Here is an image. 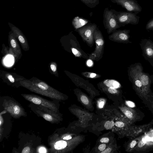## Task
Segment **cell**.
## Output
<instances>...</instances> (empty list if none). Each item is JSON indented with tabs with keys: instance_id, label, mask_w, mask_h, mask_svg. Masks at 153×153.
Segmentation results:
<instances>
[{
	"instance_id": "23",
	"label": "cell",
	"mask_w": 153,
	"mask_h": 153,
	"mask_svg": "<svg viewBox=\"0 0 153 153\" xmlns=\"http://www.w3.org/2000/svg\"><path fill=\"white\" fill-rule=\"evenodd\" d=\"M146 29L147 30H151L153 29V18L147 22L146 26Z\"/></svg>"
},
{
	"instance_id": "6",
	"label": "cell",
	"mask_w": 153,
	"mask_h": 153,
	"mask_svg": "<svg viewBox=\"0 0 153 153\" xmlns=\"http://www.w3.org/2000/svg\"><path fill=\"white\" fill-rule=\"evenodd\" d=\"M21 95L25 99L31 102L46 107L56 113L57 112V108L55 104L48 100L34 94H22Z\"/></svg>"
},
{
	"instance_id": "30",
	"label": "cell",
	"mask_w": 153,
	"mask_h": 153,
	"mask_svg": "<svg viewBox=\"0 0 153 153\" xmlns=\"http://www.w3.org/2000/svg\"><path fill=\"white\" fill-rule=\"evenodd\" d=\"M108 90L109 92L111 94H115L117 92V90L115 88H109Z\"/></svg>"
},
{
	"instance_id": "11",
	"label": "cell",
	"mask_w": 153,
	"mask_h": 153,
	"mask_svg": "<svg viewBox=\"0 0 153 153\" xmlns=\"http://www.w3.org/2000/svg\"><path fill=\"white\" fill-rule=\"evenodd\" d=\"M36 112L45 120L52 123H56L57 121V115L56 113L50 109L41 105H39Z\"/></svg>"
},
{
	"instance_id": "19",
	"label": "cell",
	"mask_w": 153,
	"mask_h": 153,
	"mask_svg": "<svg viewBox=\"0 0 153 153\" xmlns=\"http://www.w3.org/2000/svg\"><path fill=\"white\" fill-rule=\"evenodd\" d=\"M88 7L93 8L99 3V0H79Z\"/></svg>"
},
{
	"instance_id": "39",
	"label": "cell",
	"mask_w": 153,
	"mask_h": 153,
	"mask_svg": "<svg viewBox=\"0 0 153 153\" xmlns=\"http://www.w3.org/2000/svg\"><path fill=\"white\" fill-rule=\"evenodd\" d=\"M72 138V137L70 135L67 136L63 138V140H69Z\"/></svg>"
},
{
	"instance_id": "34",
	"label": "cell",
	"mask_w": 153,
	"mask_h": 153,
	"mask_svg": "<svg viewBox=\"0 0 153 153\" xmlns=\"http://www.w3.org/2000/svg\"><path fill=\"white\" fill-rule=\"evenodd\" d=\"M109 141V139L107 137L102 138L100 140V142L102 143H108Z\"/></svg>"
},
{
	"instance_id": "9",
	"label": "cell",
	"mask_w": 153,
	"mask_h": 153,
	"mask_svg": "<svg viewBox=\"0 0 153 153\" xmlns=\"http://www.w3.org/2000/svg\"><path fill=\"white\" fill-rule=\"evenodd\" d=\"M140 45L143 56L153 66V42L150 39H144L141 40Z\"/></svg>"
},
{
	"instance_id": "27",
	"label": "cell",
	"mask_w": 153,
	"mask_h": 153,
	"mask_svg": "<svg viewBox=\"0 0 153 153\" xmlns=\"http://www.w3.org/2000/svg\"><path fill=\"white\" fill-rule=\"evenodd\" d=\"M72 51L74 54L76 56L79 57L81 55V53L80 52L75 48H71Z\"/></svg>"
},
{
	"instance_id": "12",
	"label": "cell",
	"mask_w": 153,
	"mask_h": 153,
	"mask_svg": "<svg viewBox=\"0 0 153 153\" xmlns=\"http://www.w3.org/2000/svg\"><path fill=\"white\" fill-rule=\"evenodd\" d=\"M16 37L12 32L9 36L10 45L16 58L20 59L22 56L21 50Z\"/></svg>"
},
{
	"instance_id": "8",
	"label": "cell",
	"mask_w": 153,
	"mask_h": 153,
	"mask_svg": "<svg viewBox=\"0 0 153 153\" xmlns=\"http://www.w3.org/2000/svg\"><path fill=\"white\" fill-rule=\"evenodd\" d=\"M103 18L104 25L109 30H112L120 27L114 13L108 7H106L104 10Z\"/></svg>"
},
{
	"instance_id": "15",
	"label": "cell",
	"mask_w": 153,
	"mask_h": 153,
	"mask_svg": "<svg viewBox=\"0 0 153 153\" xmlns=\"http://www.w3.org/2000/svg\"><path fill=\"white\" fill-rule=\"evenodd\" d=\"M122 111L126 117L133 123L137 121L140 118L135 111L129 107H123Z\"/></svg>"
},
{
	"instance_id": "22",
	"label": "cell",
	"mask_w": 153,
	"mask_h": 153,
	"mask_svg": "<svg viewBox=\"0 0 153 153\" xmlns=\"http://www.w3.org/2000/svg\"><path fill=\"white\" fill-rule=\"evenodd\" d=\"M115 125L114 122L112 121H107L104 124V127L107 129H109Z\"/></svg>"
},
{
	"instance_id": "20",
	"label": "cell",
	"mask_w": 153,
	"mask_h": 153,
	"mask_svg": "<svg viewBox=\"0 0 153 153\" xmlns=\"http://www.w3.org/2000/svg\"><path fill=\"white\" fill-rule=\"evenodd\" d=\"M67 145V142L65 141L60 140L57 141L55 143L54 147L56 150H60L65 148Z\"/></svg>"
},
{
	"instance_id": "3",
	"label": "cell",
	"mask_w": 153,
	"mask_h": 153,
	"mask_svg": "<svg viewBox=\"0 0 153 153\" xmlns=\"http://www.w3.org/2000/svg\"><path fill=\"white\" fill-rule=\"evenodd\" d=\"M140 63L131 65L128 70L129 78L133 85V89L140 97L144 98L142 91V85L139 73Z\"/></svg>"
},
{
	"instance_id": "1",
	"label": "cell",
	"mask_w": 153,
	"mask_h": 153,
	"mask_svg": "<svg viewBox=\"0 0 153 153\" xmlns=\"http://www.w3.org/2000/svg\"><path fill=\"white\" fill-rule=\"evenodd\" d=\"M20 85L31 91L51 98L60 100L62 99L61 93L45 82L37 78L19 81Z\"/></svg>"
},
{
	"instance_id": "42",
	"label": "cell",
	"mask_w": 153,
	"mask_h": 153,
	"mask_svg": "<svg viewBox=\"0 0 153 153\" xmlns=\"http://www.w3.org/2000/svg\"><path fill=\"white\" fill-rule=\"evenodd\" d=\"M152 30L153 31V29H152L151 30Z\"/></svg>"
},
{
	"instance_id": "21",
	"label": "cell",
	"mask_w": 153,
	"mask_h": 153,
	"mask_svg": "<svg viewBox=\"0 0 153 153\" xmlns=\"http://www.w3.org/2000/svg\"><path fill=\"white\" fill-rule=\"evenodd\" d=\"M141 136L137 138L133 139L129 143L128 147L129 151H132L136 145L141 139Z\"/></svg>"
},
{
	"instance_id": "33",
	"label": "cell",
	"mask_w": 153,
	"mask_h": 153,
	"mask_svg": "<svg viewBox=\"0 0 153 153\" xmlns=\"http://www.w3.org/2000/svg\"><path fill=\"white\" fill-rule=\"evenodd\" d=\"M30 152V148L28 146L25 147L22 152V153H29Z\"/></svg>"
},
{
	"instance_id": "35",
	"label": "cell",
	"mask_w": 153,
	"mask_h": 153,
	"mask_svg": "<svg viewBox=\"0 0 153 153\" xmlns=\"http://www.w3.org/2000/svg\"><path fill=\"white\" fill-rule=\"evenodd\" d=\"M111 149L110 148H108L106 149L104 151H102L101 153H109L111 152Z\"/></svg>"
},
{
	"instance_id": "41",
	"label": "cell",
	"mask_w": 153,
	"mask_h": 153,
	"mask_svg": "<svg viewBox=\"0 0 153 153\" xmlns=\"http://www.w3.org/2000/svg\"><path fill=\"white\" fill-rule=\"evenodd\" d=\"M150 78L152 82V83L153 85V75H150ZM152 108H153V102H152Z\"/></svg>"
},
{
	"instance_id": "29",
	"label": "cell",
	"mask_w": 153,
	"mask_h": 153,
	"mask_svg": "<svg viewBox=\"0 0 153 153\" xmlns=\"http://www.w3.org/2000/svg\"><path fill=\"white\" fill-rule=\"evenodd\" d=\"M126 104L128 107L131 108H133L135 106L134 103L130 101H126Z\"/></svg>"
},
{
	"instance_id": "4",
	"label": "cell",
	"mask_w": 153,
	"mask_h": 153,
	"mask_svg": "<svg viewBox=\"0 0 153 153\" xmlns=\"http://www.w3.org/2000/svg\"><path fill=\"white\" fill-rule=\"evenodd\" d=\"M153 148V130L141 136V139L132 151L133 152H142Z\"/></svg>"
},
{
	"instance_id": "36",
	"label": "cell",
	"mask_w": 153,
	"mask_h": 153,
	"mask_svg": "<svg viewBox=\"0 0 153 153\" xmlns=\"http://www.w3.org/2000/svg\"><path fill=\"white\" fill-rule=\"evenodd\" d=\"M87 64L88 66H91L93 65V62L91 60L89 59L87 61Z\"/></svg>"
},
{
	"instance_id": "37",
	"label": "cell",
	"mask_w": 153,
	"mask_h": 153,
	"mask_svg": "<svg viewBox=\"0 0 153 153\" xmlns=\"http://www.w3.org/2000/svg\"><path fill=\"white\" fill-rule=\"evenodd\" d=\"M39 152L40 153H46V150L43 147H41L39 149Z\"/></svg>"
},
{
	"instance_id": "26",
	"label": "cell",
	"mask_w": 153,
	"mask_h": 153,
	"mask_svg": "<svg viewBox=\"0 0 153 153\" xmlns=\"http://www.w3.org/2000/svg\"><path fill=\"white\" fill-rule=\"evenodd\" d=\"M82 102L85 105H87L89 102L88 98L85 96H82L80 98Z\"/></svg>"
},
{
	"instance_id": "18",
	"label": "cell",
	"mask_w": 153,
	"mask_h": 153,
	"mask_svg": "<svg viewBox=\"0 0 153 153\" xmlns=\"http://www.w3.org/2000/svg\"><path fill=\"white\" fill-rule=\"evenodd\" d=\"M104 83L107 87L118 88L120 87L121 85L117 81L113 79H106L105 80Z\"/></svg>"
},
{
	"instance_id": "14",
	"label": "cell",
	"mask_w": 153,
	"mask_h": 153,
	"mask_svg": "<svg viewBox=\"0 0 153 153\" xmlns=\"http://www.w3.org/2000/svg\"><path fill=\"white\" fill-rule=\"evenodd\" d=\"M153 123L152 121L150 123L142 125L134 126L129 128L130 136L135 137L147 131Z\"/></svg>"
},
{
	"instance_id": "16",
	"label": "cell",
	"mask_w": 153,
	"mask_h": 153,
	"mask_svg": "<svg viewBox=\"0 0 153 153\" xmlns=\"http://www.w3.org/2000/svg\"><path fill=\"white\" fill-rule=\"evenodd\" d=\"M130 30H120L117 32V34L118 38L121 41L126 43H130L131 42L129 41V38L130 36L129 35Z\"/></svg>"
},
{
	"instance_id": "32",
	"label": "cell",
	"mask_w": 153,
	"mask_h": 153,
	"mask_svg": "<svg viewBox=\"0 0 153 153\" xmlns=\"http://www.w3.org/2000/svg\"><path fill=\"white\" fill-rule=\"evenodd\" d=\"M96 43L98 45H103L104 42L103 40L101 39H99L97 40Z\"/></svg>"
},
{
	"instance_id": "24",
	"label": "cell",
	"mask_w": 153,
	"mask_h": 153,
	"mask_svg": "<svg viewBox=\"0 0 153 153\" xmlns=\"http://www.w3.org/2000/svg\"><path fill=\"white\" fill-rule=\"evenodd\" d=\"M51 71L54 73H55L57 71V66L56 63L54 62H52L50 65Z\"/></svg>"
},
{
	"instance_id": "10",
	"label": "cell",
	"mask_w": 153,
	"mask_h": 153,
	"mask_svg": "<svg viewBox=\"0 0 153 153\" xmlns=\"http://www.w3.org/2000/svg\"><path fill=\"white\" fill-rule=\"evenodd\" d=\"M111 1L121 6L127 11L140 13L142 10V7L136 0H111Z\"/></svg>"
},
{
	"instance_id": "2",
	"label": "cell",
	"mask_w": 153,
	"mask_h": 153,
	"mask_svg": "<svg viewBox=\"0 0 153 153\" xmlns=\"http://www.w3.org/2000/svg\"><path fill=\"white\" fill-rule=\"evenodd\" d=\"M111 10L120 27L128 24L136 25L139 22L140 17L137 15L139 12L117 11L114 9Z\"/></svg>"
},
{
	"instance_id": "17",
	"label": "cell",
	"mask_w": 153,
	"mask_h": 153,
	"mask_svg": "<svg viewBox=\"0 0 153 153\" xmlns=\"http://www.w3.org/2000/svg\"><path fill=\"white\" fill-rule=\"evenodd\" d=\"M88 22V20L86 19L76 16L72 20V24L76 28H79L84 26Z\"/></svg>"
},
{
	"instance_id": "5",
	"label": "cell",
	"mask_w": 153,
	"mask_h": 153,
	"mask_svg": "<svg viewBox=\"0 0 153 153\" xmlns=\"http://www.w3.org/2000/svg\"><path fill=\"white\" fill-rule=\"evenodd\" d=\"M139 73L143 98L146 100L150 101L152 94L151 86L152 83L150 75L148 73L143 71V68L140 63L139 67Z\"/></svg>"
},
{
	"instance_id": "7",
	"label": "cell",
	"mask_w": 153,
	"mask_h": 153,
	"mask_svg": "<svg viewBox=\"0 0 153 153\" xmlns=\"http://www.w3.org/2000/svg\"><path fill=\"white\" fill-rule=\"evenodd\" d=\"M3 106L4 109L14 118H19L25 115L24 109L13 100L4 101Z\"/></svg>"
},
{
	"instance_id": "28",
	"label": "cell",
	"mask_w": 153,
	"mask_h": 153,
	"mask_svg": "<svg viewBox=\"0 0 153 153\" xmlns=\"http://www.w3.org/2000/svg\"><path fill=\"white\" fill-rule=\"evenodd\" d=\"M6 77L12 83H14L15 82V80L14 78L11 74H7L6 75Z\"/></svg>"
},
{
	"instance_id": "31",
	"label": "cell",
	"mask_w": 153,
	"mask_h": 153,
	"mask_svg": "<svg viewBox=\"0 0 153 153\" xmlns=\"http://www.w3.org/2000/svg\"><path fill=\"white\" fill-rule=\"evenodd\" d=\"M106 146V145L105 144H100L98 147V149L100 151H102L104 150Z\"/></svg>"
},
{
	"instance_id": "13",
	"label": "cell",
	"mask_w": 153,
	"mask_h": 153,
	"mask_svg": "<svg viewBox=\"0 0 153 153\" xmlns=\"http://www.w3.org/2000/svg\"><path fill=\"white\" fill-rule=\"evenodd\" d=\"M13 33L18 39L22 49L25 51L29 49V47L27 39L21 31L17 27L13 26L11 27Z\"/></svg>"
},
{
	"instance_id": "38",
	"label": "cell",
	"mask_w": 153,
	"mask_h": 153,
	"mask_svg": "<svg viewBox=\"0 0 153 153\" xmlns=\"http://www.w3.org/2000/svg\"><path fill=\"white\" fill-rule=\"evenodd\" d=\"M104 104V102L103 101H101L99 104V106L100 108H102L103 107Z\"/></svg>"
},
{
	"instance_id": "43",
	"label": "cell",
	"mask_w": 153,
	"mask_h": 153,
	"mask_svg": "<svg viewBox=\"0 0 153 153\" xmlns=\"http://www.w3.org/2000/svg\"></svg>"
},
{
	"instance_id": "40",
	"label": "cell",
	"mask_w": 153,
	"mask_h": 153,
	"mask_svg": "<svg viewBox=\"0 0 153 153\" xmlns=\"http://www.w3.org/2000/svg\"><path fill=\"white\" fill-rule=\"evenodd\" d=\"M96 76V74L94 73H91L90 74V77L93 78L94 77Z\"/></svg>"
},
{
	"instance_id": "25",
	"label": "cell",
	"mask_w": 153,
	"mask_h": 153,
	"mask_svg": "<svg viewBox=\"0 0 153 153\" xmlns=\"http://www.w3.org/2000/svg\"><path fill=\"white\" fill-rule=\"evenodd\" d=\"M115 125L117 127L123 128L126 126V125L122 121H117L115 123Z\"/></svg>"
}]
</instances>
